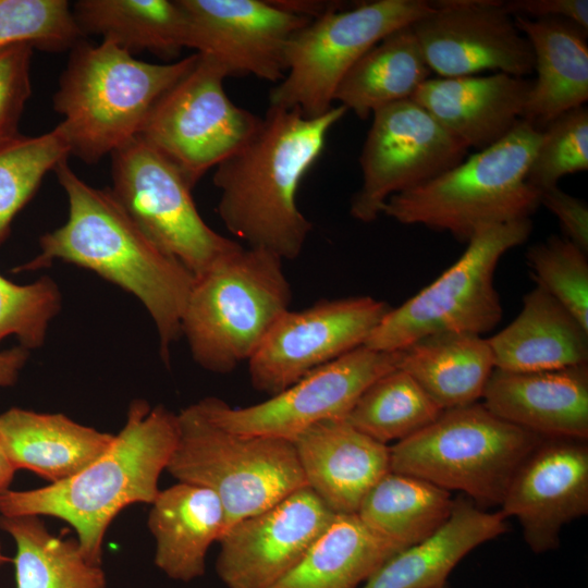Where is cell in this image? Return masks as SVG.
Returning <instances> with one entry per match:
<instances>
[{
	"label": "cell",
	"instance_id": "cell-38",
	"mask_svg": "<svg viewBox=\"0 0 588 588\" xmlns=\"http://www.w3.org/2000/svg\"><path fill=\"white\" fill-rule=\"evenodd\" d=\"M540 132L526 182L541 193L558 186L564 175L588 169V109L581 106L568 110Z\"/></svg>",
	"mask_w": 588,
	"mask_h": 588
},
{
	"label": "cell",
	"instance_id": "cell-17",
	"mask_svg": "<svg viewBox=\"0 0 588 588\" xmlns=\"http://www.w3.org/2000/svg\"><path fill=\"white\" fill-rule=\"evenodd\" d=\"M336 514L307 486L232 525L218 541L228 588H272L304 558Z\"/></svg>",
	"mask_w": 588,
	"mask_h": 588
},
{
	"label": "cell",
	"instance_id": "cell-29",
	"mask_svg": "<svg viewBox=\"0 0 588 588\" xmlns=\"http://www.w3.org/2000/svg\"><path fill=\"white\" fill-rule=\"evenodd\" d=\"M83 35H96L135 56L164 60L186 48L187 21L179 0H79L71 4Z\"/></svg>",
	"mask_w": 588,
	"mask_h": 588
},
{
	"label": "cell",
	"instance_id": "cell-47",
	"mask_svg": "<svg viewBox=\"0 0 588 588\" xmlns=\"http://www.w3.org/2000/svg\"><path fill=\"white\" fill-rule=\"evenodd\" d=\"M434 588H449L448 585H442V586H439V587H434Z\"/></svg>",
	"mask_w": 588,
	"mask_h": 588
},
{
	"label": "cell",
	"instance_id": "cell-40",
	"mask_svg": "<svg viewBox=\"0 0 588 588\" xmlns=\"http://www.w3.org/2000/svg\"><path fill=\"white\" fill-rule=\"evenodd\" d=\"M34 49L28 42L0 48V140L21 133L20 122L32 95Z\"/></svg>",
	"mask_w": 588,
	"mask_h": 588
},
{
	"label": "cell",
	"instance_id": "cell-39",
	"mask_svg": "<svg viewBox=\"0 0 588 588\" xmlns=\"http://www.w3.org/2000/svg\"><path fill=\"white\" fill-rule=\"evenodd\" d=\"M60 308V290L51 278L21 285L0 274V343L14 335L28 351L40 347Z\"/></svg>",
	"mask_w": 588,
	"mask_h": 588
},
{
	"label": "cell",
	"instance_id": "cell-15",
	"mask_svg": "<svg viewBox=\"0 0 588 588\" xmlns=\"http://www.w3.org/2000/svg\"><path fill=\"white\" fill-rule=\"evenodd\" d=\"M389 305L371 296L319 301L286 310L248 359L250 383L274 395L311 370L362 346Z\"/></svg>",
	"mask_w": 588,
	"mask_h": 588
},
{
	"label": "cell",
	"instance_id": "cell-41",
	"mask_svg": "<svg viewBox=\"0 0 588 588\" xmlns=\"http://www.w3.org/2000/svg\"><path fill=\"white\" fill-rule=\"evenodd\" d=\"M540 205L550 210L560 221L572 243L588 252V207L581 199L572 196L559 186L540 193Z\"/></svg>",
	"mask_w": 588,
	"mask_h": 588
},
{
	"label": "cell",
	"instance_id": "cell-19",
	"mask_svg": "<svg viewBox=\"0 0 588 588\" xmlns=\"http://www.w3.org/2000/svg\"><path fill=\"white\" fill-rule=\"evenodd\" d=\"M500 512L515 517L535 553L555 550L562 528L588 513L587 440L543 438L512 478Z\"/></svg>",
	"mask_w": 588,
	"mask_h": 588
},
{
	"label": "cell",
	"instance_id": "cell-22",
	"mask_svg": "<svg viewBox=\"0 0 588 588\" xmlns=\"http://www.w3.org/2000/svg\"><path fill=\"white\" fill-rule=\"evenodd\" d=\"M531 82L505 73L426 79L412 100L468 149L502 139L522 120Z\"/></svg>",
	"mask_w": 588,
	"mask_h": 588
},
{
	"label": "cell",
	"instance_id": "cell-44",
	"mask_svg": "<svg viewBox=\"0 0 588 588\" xmlns=\"http://www.w3.org/2000/svg\"><path fill=\"white\" fill-rule=\"evenodd\" d=\"M29 351L19 345L0 352V387L13 385L28 359Z\"/></svg>",
	"mask_w": 588,
	"mask_h": 588
},
{
	"label": "cell",
	"instance_id": "cell-2",
	"mask_svg": "<svg viewBox=\"0 0 588 588\" xmlns=\"http://www.w3.org/2000/svg\"><path fill=\"white\" fill-rule=\"evenodd\" d=\"M346 112L339 105L309 118L269 106L248 140L215 168L217 211L230 233L282 260L301 255L313 224L298 208L297 189Z\"/></svg>",
	"mask_w": 588,
	"mask_h": 588
},
{
	"label": "cell",
	"instance_id": "cell-26",
	"mask_svg": "<svg viewBox=\"0 0 588 588\" xmlns=\"http://www.w3.org/2000/svg\"><path fill=\"white\" fill-rule=\"evenodd\" d=\"M488 343L501 370L541 371L588 363V329L538 285L524 295L516 318Z\"/></svg>",
	"mask_w": 588,
	"mask_h": 588
},
{
	"label": "cell",
	"instance_id": "cell-36",
	"mask_svg": "<svg viewBox=\"0 0 588 588\" xmlns=\"http://www.w3.org/2000/svg\"><path fill=\"white\" fill-rule=\"evenodd\" d=\"M81 39L66 0H0V48L28 42L45 51L71 50Z\"/></svg>",
	"mask_w": 588,
	"mask_h": 588
},
{
	"label": "cell",
	"instance_id": "cell-35",
	"mask_svg": "<svg viewBox=\"0 0 588 588\" xmlns=\"http://www.w3.org/2000/svg\"><path fill=\"white\" fill-rule=\"evenodd\" d=\"M70 156L59 124L40 135L20 133L0 140V247L15 216L35 195L46 174Z\"/></svg>",
	"mask_w": 588,
	"mask_h": 588
},
{
	"label": "cell",
	"instance_id": "cell-18",
	"mask_svg": "<svg viewBox=\"0 0 588 588\" xmlns=\"http://www.w3.org/2000/svg\"><path fill=\"white\" fill-rule=\"evenodd\" d=\"M187 21L186 48L217 63L229 76L254 75L279 83L285 51L307 19L271 0H179Z\"/></svg>",
	"mask_w": 588,
	"mask_h": 588
},
{
	"label": "cell",
	"instance_id": "cell-42",
	"mask_svg": "<svg viewBox=\"0 0 588 588\" xmlns=\"http://www.w3.org/2000/svg\"><path fill=\"white\" fill-rule=\"evenodd\" d=\"M506 12L528 19L560 17L588 30L587 0H510L503 1Z\"/></svg>",
	"mask_w": 588,
	"mask_h": 588
},
{
	"label": "cell",
	"instance_id": "cell-28",
	"mask_svg": "<svg viewBox=\"0 0 588 588\" xmlns=\"http://www.w3.org/2000/svg\"><path fill=\"white\" fill-rule=\"evenodd\" d=\"M399 368L444 411L482 399L494 359L488 339L465 332L424 336L401 351Z\"/></svg>",
	"mask_w": 588,
	"mask_h": 588
},
{
	"label": "cell",
	"instance_id": "cell-24",
	"mask_svg": "<svg viewBox=\"0 0 588 588\" xmlns=\"http://www.w3.org/2000/svg\"><path fill=\"white\" fill-rule=\"evenodd\" d=\"M150 505L147 524L156 541L155 565L174 580L201 577L209 548L226 530L225 511L217 494L179 481L160 490Z\"/></svg>",
	"mask_w": 588,
	"mask_h": 588
},
{
	"label": "cell",
	"instance_id": "cell-9",
	"mask_svg": "<svg viewBox=\"0 0 588 588\" xmlns=\"http://www.w3.org/2000/svg\"><path fill=\"white\" fill-rule=\"evenodd\" d=\"M531 230V220L523 219L478 231L439 278L399 307L390 308L364 345L379 352H400L433 333L481 335L491 331L503 313L493 283L497 266L506 252L529 237Z\"/></svg>",
	"mask_w": 588,
	"mask_h": 588
},
{
	"label": "cell",
	"instance_id": "cell-34",
	"mask_svg": "<svg viewBox=\"0 0 588 588\" xmlns=\"http://www.w3.org/2000/svg\"><path fill=\"white\" fill-rule=\"evenodd\" d=\"M443 409L401 368L375 380L346 416L357 430L389 445L419 432Z\"/></svg>",
	"mask_w": 588,
	"mask_h": 588
},
{
	"label": "cell",
	"instance_id": "cell-20",
	"mask_svg": "<svg viewBox=\"0 0 588 588\" xmlns=\"http://www.w3.org/2000/svg\"><path fill=\"white\" fill-rule=\"evenodd\" d=\"M482 404L542 438L588 439V364L541 371L494 368Z\"/></svg>",
	"mask_w": 588,
	"mask_h": 588
},
{
	"label": "cell",
	"instance_id": "cell-8",
	"mask_svg": "<svg viewBox=\"0 0 588 588\" xmlns=\"http://www.w3.org/2000/svg\"><path fill=\"white\" fill-rule=\"evenodd\" d=\"M542 439L476 402L444 409L419 432L390 445V467L461 491L478 506L501 505L516 470Z\"/></svg>",
	"mask_w": 588,
	"mask_h": 588
},
{
	"label": "cell",
	"instance_id": "cell-23",
	"mask_svg": "<svg viewBox=\"0 0 588 588\" xmlns=\"http://www.w3.org/2000/svg\"><path fill=\"white\" fill-rule=\"evenodd\" d=\"M513 19L531 46L537 72L522 120L541 131L588 99V30L560 17Z\"/></svg>",
	"mask_w": 588,
	"mask_h": 588
},
{
	"label": "cell",
	"instance_id": "cell-37",
	"mask_svg": "<svg viewBox=\"0 0 588 588\" xmlns=\"http://www.w3.org/2000/svg\"><path fill=\"white\" fill-rule=\"evenodd\" d=\"M526 258L537 285L588 329L587 253L568 238L554 235L530 246Z\"/></svg>",
	"mask_w": 588,
	"mask_h": 588
},
{
	"label": "cell",
	"instance_id": "cell-7",
	"mask_svg": "<svg viewBox=\"0 0 588 588\" xmlns=\"http://www.w3.org/2000/svg\"><path fill=\"white\" fill-rule=\"evenodd\" d=\"M176 415L177 440L166 470L213 491L225 511L226 530L307 487L292 441L230 431L197 403Z\"/></svg>",
	"mask_w": 588,
	"mask_h": 588
},
{
	"label": "cell",
	"instance_id": "cell-27",
	"mask_svg": "<svg viewBox=\"0 0 588 588\" xmlns=\"http://www.w3.org/2000/svg\"><path fill=\"white\" fill-rule=\"evenodd\" d=\"M509 530L499 511L490 513L465 498L427 539L389 558L359 588H434L446 584L456 564L478 546Z\"/></svg>",
	"mask_w": 588,
	"mask_h": 588
},
{
	"label": "cell",
	"instance_id": "cell-1",
	"mask_svg": "<svg viewBox=\"0 0 588 588\" xmlns=\"http://www.w3.org/2000/svg\"><path fill=\"white\" fill-rule=\"evenodd\" d=\"M53 171L68 197V220L40 237L37 256L11 271L39 270L63 260L132 293L155 322L160 356L168 364L170 347L182 335V317L195 277L144 233L110 188L89 185L68 160Z\"/></svg>",
	"mask_w": 588,
	"mask_h": 588
},
{
	"label": "cell",
	"instance_id": "cell-5",
	"mask_svg": "<svg viewBox=\"0 0 588 588\" xmlns=\"http://www.w3.org/2000/svg\"><path fill=\"white\" fill-rule=\"evenodd\" d=\"M541 132L519 120L492 146L433 180L391 196L382 215L402 224L451 233L468 243L481 229L530 216L540 192L526 182Z\"/></svg>",
	"mask_w": 588,
	"mask_h": 588
},
{
	"label": "cell",
	"instance_id": "cell-14",
	"mask_svg": "<svg viewBox=\"0 0 588 588\" xmlns=\"http://www.w3.org/2000/svg\"><path fill=\"white\" fill-rule=\"evenodd\" d=\"M359 157L362 185L351 200V216L369 223L387 200L418 187L462 162L468 148L412 99L372 114Z\"/></svg>",
	"mask_w": 588,
	"mask_h": 588
},
{
	"label": "cell",
	"instance_id": "cell-11",
	"mask_svg": "<svg viewBox=\"0 0 588 588\" xmlns=\"http://www.w3.org/2000/svg\"><path fill=\"white\" fill-rule=\"evenodd\" d=\"M225 72L198 54L195 65L154 105L138 136L170 160L192 187L240 149L261 117L225 93Z\"/></svg>",
	"mask_w": 588,
	"mask_h": 588
},
{
	"label": "cell",
	"instance_id": "cell-10",
	"mask_svg": "<svg viewBox=\"0 0 588 588\" xmlns=\"http://www.w3.org/2000/svg\"><path fill=\"white\" fill-rule=\"evenodd\" d=\"M432 9L425 0H376L336 8L293 34L286 71L269 95V106L322 115L333 107L344 75L390 33L412 25Z\"/></svg>",
	"mask_w": 588,
	"mask_h": 588
},
{
	"label": "cell",
	"instance_id": "cell-31",
	"mask_svg": "<svg viewBox=\"0 0 588 588\" xmlns=\"http://www.w3.org/2000/svg\"><path fill=\"white\" fill-rule=\"evenodd\" d=\"M451 492L390 470L366 494L356 515L379 539L401 551L434 534L450 517Z\"/></svg>",
	"mask_w": 588,
	"mask_h": 588
},
{
	"label": "cell",
	"instance_id": "cell-6",
	"mask_svg": "<svg viewBox=\"0 0 588 588\" xmlns=\"http://www.w3.org/2000/svg\"><path fill=\"white\" fill-rule=\"evenodd\" d=\"M283 261L266 249L238 245L195 277L181 332L201 368L229 373L247 363L290 309Z\"/></svg>",
	"mask_w": 588,
	"mask_h": 588
},
{
	"label": "cell",
	"instance_id": "cell-25",
	"mask_svg": "<svg viewBox=\"0 0 588 588\" xmlns=\"http://www.w3.org/2000/svg\"><path fill=\"white\" fill-rule=\"evenodd\" d=\"M114 436L63 414L12 407L0 415V444L11 465L50 483L84 469L107 451Z\"/></svg>",
	"mask_w": 588,
	"mask_h": 588
},
{
	"label": "cell",
	"instance_id": "cell-13",
	"mask_svg": "<svg viewBox=\"0 0 588 588\" xmlns=\"http://www.w3.org/2000/svg\"><path fill=\"white\" fill-rule=\"evenodd\" d=\"M400 352H379L365 345L322 365L268 400L232 407L208 396L196 403L217 425L237 433L294 441L310 426L343 419L378 378L399 367Z\"/></svg>",
	"mask_w": 588,
	"mask_h": 588
},
{
	"label": "cell",
	"instance_id": "cell-43",
	"mask_svg": "<svg viewBox=\"0 0 588 588\" xmlns=\"http://www.w3.org/2000/svg\"><path fill=\"white\" fill-rule=\"evenodd\" d=\"M278 8L291 14L313 21L330 10L345 7L340 1L322 0H271Z\"/></svg>",
	"mask_w": 588,
	"mask_h": 588
},
{
	"label": "cell",
	"instance_id": "cell-3",
	"mask_svg": "<svg viewBox=\"0 0 588 588\" xmlns=\"http://www.w3.org/2000/svg\"><path fill=\"white\" fill-rule=\"evenodd\" d=\"M177 440V415L143 399L131 402L111 445L77 474L30 490L0 493L2 516H51L76 532L85 558L101 565L106 531L125 507L151 504Z\"/></svg>",
	"mask_w": 588,
	"mask_h": 588
},
{
	"label": "cell",
	"instance_id": "cell-45",
	"mask_svg": "<svg viewBox=\"0 0 588 588\" xmlns=\"http://www.w3.org/2000/svg\"><path fill=\"white\" fill-rule=\"evenodd\" d=\"M15 471L0 444V493L9 489Z\"/></svg>",
	"mask_w": 588,
	"mask_h": 588
},
{
	"label": "cell",
	"instance_id": "cell-32",
	"mask_svg": "<svg viewBox=\"0 0 588 588\" xmlns=\"http://www.w3.org/2000/svg\"><path fill=\"white\" fill-rule=\"evenodd\" d=\"M396 552L356 514H336L301 562L272 588H359Z\"/></svg>",
	"mask_w": 588,
	"mask_h": 588
},
{
	"label": "cell",
	"instance_id": "cell-33",
	"mask_svg": "<svg viewBox=\"0 0 588 588\" xmlns=\"http://www.w3.org/2000/svg\"><path fill=\"white\" fill-rule=\"evenodd\" d=\"M0 529L15 542V588L108 587L101 565L85 558L78 541L52 535L39 516L0 515Z\"/></svg>",
	"mask_w": 588,
	"mask_h": 588
},
{
	"label": "cell",
	"instance_id": "cell-12",
	"mask_svg": "<svg viewBox=\"0 0 588 588\" xmlns=\"http://www.w3.org/2000/svg\"><path fill=\"white\" fill-rule=\"evenodd\" d=\"M110 156L114 197L144 233L194 277L240 245L205 222L182 172L139 136Z\"/></svg>",
	"mask_w": 588,
	"mask_h": 588
},
{
	"label": "cell",
	"instance_id": "cell-46",
	"mask_svg": "<svg viewBox=\"0 0 588 588\" xmlns=\"http://www.w3.org/2000/svg\"><path fill=\"white\" fill-rule=\"evenodd\" d=\"M8 561H9V558L3 554L2 547H1V543H0V565L4 564Z\"/></svg>",
	"mask_w": 588,
	"mask_h": 588
},
{
	"label": "cell",
	"instance_id": "cell-30",
	"mask_svg": "<svg viewBox=\"0 0 588 588\" xmlns=\"http://www.w3.org/2000/svg\"><path fill=\"white\" fill-rule=\"evenodd\" d=\"M429 69L411 25L371 47L344 75L334 100L359 119L391 103L411 99L429 78Z\"/></svg>",
	"mask_w": 588,
	"mask_h": 588
},
{
	"label": "cell",
	"instance_id": "cell-4",
	"mask_svg": "<svg viewBox=\"0 0 588 588\" xmlns=\"http://www.w3.org/2000/svg\"><path fill=\"white\" fill-rule=\"evenodd\" d=\"M197 60L194 52L150 63L111 42L81 39L70 50L52 100L71 155L93 164L138 136L157 100Z\"/></svg>",
	"mask_w": 588,
	"mask_h": 588
},
{
	"label": "cell",
	"instance_id": "cell-21",
	"mask_svg": "<svg viewBox=\"0 0 588 588\" xmlns=\"http://www.w3.org/2000/svg\"><path fill=\"white\" fill-rule=\"evenodd\" d=\"M293 443L307 486L335 514H356L369 490L391 470L390 445L345 418L315 424Z\"/></svg>",
	"mask_w": 588,
	"mask_h": 588
},
{
	"label": "cell",
	"instance_id": "cell-16",
	"mask_svg": "<svg viewBox=\"0 0 588 588\" xmlns=\"http://www.w3.org/2000/svg\"><path fill=\"white\" fill-rule=\"evenodd\" d=\"M411 26L429 69L440 77L534 71L528 39L499 0H439Z\"/></svg>",
	"mask_w": 588,
	"mask_h": 588
}]
</instances>
